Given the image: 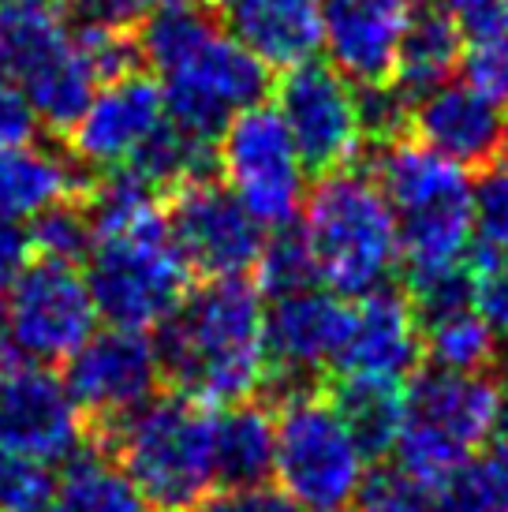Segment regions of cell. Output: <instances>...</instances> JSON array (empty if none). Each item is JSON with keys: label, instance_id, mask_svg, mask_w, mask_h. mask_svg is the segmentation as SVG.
I'll return each mask as SVG.
<instances>
[{"label": "cell", "instance_id": "6da1fadb", "mask_svg": "<svg viewBox=\"0 0 508 512\" xmlns=\"http://www.w3.org/2000/svg\"><path fill=\"white\" fill-rule=\"evenodd\" d=\"M142 68L161 83L165 116L195 139L217 143L232 116L266 101L269 68L228 38L202 4L154 8L135 19Z\"/></svg>", "mask_w": 508, "mask_h": 512}, {"label": "cell", "instance_id": "7a4b0ae2", "mask_svg": "<svg viewBox=\"0 0 508 512\" xmlns=\"http://www.w3.org/2000/svg\"><path fill=\"white\" fill-rule=\"evenodd\" d=\"M157 329L161 374L202 404L251 400L269 378L266 307L243 277H210Z\"/></svg>", "mask_w": 508, "mask_h": 512}, {"label": "cell", "instance_id": "3957f363", "mask_svg": "<svg viewBox=\"0 0 508 512\" xmlns=\"http://www.w3.org/2000/svg\"><path fill=\"white\" fill-rule=\"evenodd\" d=\"M370 176L396 217L400 258L408 262L411 285L464 270L475 247L471 180L464 165L400 135L374 146Z\"/></svg>", "mask_w": 508, "mask_h": 512}, {"label": "cell", "instance_id": "277c9868", "mask_svg": "<svg viewBox=\"0 0 508 512\" xmlns=\"http://www.w3.org/2000/svg\"><path fill=\"white\" fill-rule=\"evenodd\" d=\"M217 415L210 404L169 393L109 423L113 460L154 512H191L217 486Z\"/></svg>", "mask_w": 508, "mask_h": 512}, {"label": "cell", "instance_id": "5b68a950", "mask_svg": "<svg viewBox=\"0 0 508 512\" xmlns=\"http://www.w3.org/2000/svg\"><path fill=\"white\" fill-rule=\"evenodd\" d=\"M497 419V382L490 374L430 367L415 374L404 393V419L396 430V475L423 494L449 490L475 460Z\"/></svg>", "mask_w": 508, "mask_h": 512}, {"label": "cell", "instance_id": "8992f818", "mask_svg": "<svg viewBox=\"0 0 508 512\" xmlns=\"http://www.w3.org/2000/svg\"><path fill=\"white\" fill-rule=\"evenodd\" d=\"M303 240L318 281L337 296H367L389 285L400 262V232L378 180L355 165L318 176L303 210Z\"/></svg>", "mask_w": 508, "mask_h": 512}, {"label": "cell", "instance_id": "52a82bcc", "mask_svg": "<svg viewBox=\"0 0 508 512\" xmlns=\"http://www.w3.org/2000/svg\"><path fill=\"white\" fill-rule=\"evenodd\" d=\"M86 285L98 318L150 333L191 292V270L165 228V210L120 228L94 232L86 251Z\"/></svg>", "mask_w": 508, "mask_h": 512}, {"label": "cell", "instance_id": "ba28073f", "mask_svg": "<svg viewBox=\"0 0 508 512\" xmlns=\"http://www.w3.org/2000/svg\"><path fill=\"white\" fill-rule=\"evenodd\" d=\"M273 445V479L299 509L340 512L367 486L370 456L337 412L333 397L314 389H288Z\"/></svg>", "mask_w": 508, "mask_h": 512}, {"label": "cell", "instance_id": "9c48e42d", "mask_svg": "<svg viewBox=\"0 0 508 512\" xmlns=\"http://www.w3.org/2000/svg\"><path fill=\"white\" fill-rule=\"evenodd\" d=\"M217 172L262 228H288L307 202V165L277 105L254 101L217 139Z\"/></svg>", "mask_w": 508, "mask_h": 512}, {"label": "cell", "instance_id": "30bf717a", "mask_svg": "<svg viewBox=\"0 0 508 512\" xmlns=\"http://www.w3.org/2000/svg\"><path fill=\"white\" fill-rule=\"evenodd\" d=\"M8 292V341L12 352H23L30 363H68L79 344L98 329V307L75 262H30Z\"/></svg>", "mask_w": 508, "mask_h": 512}, {"label": "cell", "instance_id": "8fae6325", "mask_svg": "<svg viewBox=\"0 0 508 512\" xmlns=\"http://www.w3.org/2000/svg\"><path fill=\"white\" fill-rule=\"evenodd\" d=\"M277 113L314 176L355 165L367 146L359 94L333 64L303 60L277 79Z\"/></svg>", "mask_w": 508, "mask_h": 512}, {"label": "cell", "instance_id": "7c38bea8", "mask_svg": "<svg viewBox=\"0 0 508 512\" xmlns=\"http://www.w3.org/2000/svg\"><path fill=\"white\" fill-rule=\"evenodd\" d=\"M165 228L187 270L210 277H243L262 255L266 228L217 176H202L176 187L165 199Z\"/></svg>", "mask_w": 508, "mask_h": 512}, {"label": "cell", "instance_id": "4fadbf2b", "mask_svg": "<svg viewBox=\"0 0 508 512\" xmlns=\"http://www.w3.org/2000/svg\"><path fill=\"white\" fill-rule=\"evenodd\" d=\"M86 415L45 363L0 367V453L34 464H68L83 453Z\"/></svg>", "mask_w": 508, "mask_h": 512}, {"label": "cell", "instance_id": "5bb4252c", "mask_svg": "<svg viewBox=\"0 0 508 512\" xmlns=\"http://www.w3.org/2000/svg\"><path fill=\"white\" fill-rule=\"evenodd\" d=\"M157 378H161V363H157L154 341L139 329L120 326H109L101 333L94 329L68 359V374H64L83 415L105 427L154 397Z\"/></svg>", "mask_w": 508, "mask_h": 512}, {"label": "cell", "instance_id": "9a60e30c", "mask_svg": "<svg viewBox=\"0 0 508 512\" xmlns=\"http://www.w3.org/2000/svg\"><path fill=\"white\" fill-rule=\"evenodd\" d=\"M161 124H165L161 83L154 72L139 68L113 83H101L64 139L75 165L90 172H109L139 154Z\"/></svg>", "mask_w": 508, "mask_h": 512}, {"label": "cell", "instance_id": "2e32d148", "mask_svg": "<svg viewBox=\"0 0 508 512\" xmlns=\"http://www.w3.org/2000/svg\"><path fill=\"white\" fill-rule=\"evenodd\" d=\"M423 359V322L408 296L389 285L348 303L333 367L340 378H378L404 382Z\"/></svg>", "mask_w": 508, "mask_h": 512}, {"label": "cell", "instance_id": "e0dca14e", "mask_svg": "<svg viewBox=\"0 0 508 512\" xmlns=\"http://www.w3.org/2000/svg\"><path fill=\"white\" fill-rule=\"evenodd\" d=\"M408 131L464 169H486L508 154V109L475 83L434 86L430 94L411 101Z\"/></svg>", "mask_w": 508, "mask_h": 512}, {"label": "cell", "instance_id": "ac0fdd59", "mask_svg": "<svg viewBox=\"0 0 508 512\" xmlns=\"http://www.w3.org/2000/svg\"><path fill=\"white\" fill-rule=\"evenodd\" d=\"M419 0H329L322 45L329 64L352 86L393 83L396 49Z\"/></svg>", "mask_w": 508, "mask_h": 512}, {"label": "cell", "instance_id": "d6986e66", "mask_svg": "<svg viewBox=\"0 0 508 512\" xmlns=\"http://www.w3.org/2000/svg\"><path fill=\"white\" fill-rule=\"evenodd\" d=\"M348 303L333 292L299 288L266 307V359L288 389H303L322 367H333Z\"/></svg>", "mask_w": 508, "mask_h": 512}, {"label": "cell", "instance_id": "ffe728a7", "mask_svg": "<svg viewBox=\"0 0 508 512\" xmlns=\"http://www.w3.org/2000/svg\"><path fill=\"white\" fill-rule=\"evenodd\" d=\"M228 38L262 60L288 72L322 49V8L318 0H210Z\"/></svg>", "mask_w": 508, "mask_h": 512}, {"label": "cell", "instance_id": "44dd1931", "mask_svg": "<svg viewBox=\"0 0 508 512\" xmlns=\"http://www.w3.org/2000/svg\"><path fill=\"white\" fill-rule=\"evenodd\" d=\"M90 180L71 154L45 146H8L0 150V221H34L64 199H83Z\"/></svg>", "mask_w": 508, "mask_h": 512}, {"label": "cell", "instance_id": "7402d4cb", "mask_svg": "<svg viewBox=\"0 0 508 512\" xmlns=\"http://www.w3.org/2000/svg\"><path fill=\"white\" fill-rule=\"evenodd\" d=\"M464 64V30L452 23L438 0H419L396 49L393 86L411 101L449 83Z\"/></svg>", "mask_w": 508, "mask_h": 512}, {"label": "cell", "instance_id": "603a6c76", "mask_svg": "<svg viewBox=\"0 0 508 512\" xmlns=\"http://www.w3.org/2000/svg\"><path fill=\"white\" fill-rule=\"evenodd\" d=\"M71 45L68 12L57 0H0V75L23 83Z\"/></svg>", "mask_w": 508, "mask_h": 512}, {"label": "cell", "instance_id": "cb8c5ba5", "mask_svg": "<svg viewBox=\"0 0 508 512\" xmlns=\"http://www.w3.org/2000/svg\"><path fill=\"white\" fill-rule=\"evenodd\" d=\"M213 445H217V483H266L273 475V445H277L273 412L254 404V400L228 404L225 412L217 415Z\"/></svg>", "mask_w": 508, "mask_h": 512}, {"label": "cell", "instance_id": "d4e9b609", "mask_svg": "<svg viewBox=\"0 0 508 512\" xmlns=\"http://www.w3.org/2000/svg\"><path fill=\"white\" fill-rule=\"evenodd\" d=\"M45 512H154L127 471L101 453H79L53 483Z\"/></svg>", "mask_w": 508, "mask_h": 512}, {"label": "cell", "instance_id": "484cf974", "mask_svg": "<svg viewBox=\"0 0 508 512\" xmlns=\"http://www.w3.org/2000/svg\"><path fill=\"white\" fill-rule=\"evenodd\" d=\"M423 322V356L441 370L486 374L497 363V333L471 303L449 311L426 314Z\"/></svg>", "mask_w": 508, "mask_h": 512}, {"label": "cell", "instance_id": "4316f807", "mask_svg": "<svg viewBox=\"0 0 508 512\" xmlns=\"http://www.w3.org/2000/svg\"><path fill=\"white\" fill-rule=\"evenodd\" d=\"M19 86H23V94L34 105L42 128H49L53 135H68L71 124L83 116L86 101L94 98L98 79H94V72L86 68V60L79 57V49L71 42L57 60H49L45 68H38Z\"/></svg>", "mask_w": 508, "mask_h": 512}, {"label": "cell", "instance_id": "83f0119b", "mask_svg": "<svg viewBox=\"0 0 508 512\" xmlns=\"http://www.w3.org/2000/svg\"><path fill=\"white\" fill-rule=\"evenodd\" d=\"M337 412L352 427L367 456L393 453L396 430L404 419V389L400 382H378V378H340L333 393Z\"/></svg>", "mask_w": 508, "mask_h": 512}, {"label": "cell", "instance_id": "f1b7e54d", "mask_svg": "<svg viewBox=\"0 0 508 512\" xmlns=\"http://www.w3.org/2000/svg\"><path fill=\"white\" fill-rule=\"evenodd\" d=\"M254 273H258V292H266L269 299L318 285L311 247L303 240V232H292V225L277 228V236H266Z\"/></svg>", "mask_w": 508, "mask_h": 512}, {"label": "cell", "instance_id": "f546056e", "mask_svg": "<svg viewBox=\"0 0 508 512\" xmlns=\"http://www.w3.org/2000/svg\"><path fill=\"white\" fill-rule=\"evenodd\" d=\"M30 243L42 258H60V262H79L86 258L94 243V225L86 214L83 199H64L34 217Z\"/></svg>", "mask_w": 508, "mask_h": 512}, {"label": "cell", "instance_id": "4dcf8cb0", "mask_svg": "<svg viewBox=\"0 0 508 512\" xmlns=\"http://www.w3.org/2000/svg\"><path fill=\"white\" fill-rule=\"evenodd\" d=\"M471 210H475L479 247L508 255V154L490 161L479 184H471Z\"/></svg>", "mask_w": 508, "mask_h": 512}, {"label": "cell", "instance_id": "1f68e13d", "mask_svg": "<svg viewBox=\"0 0 508 512\" xmlns=\"http://www.w3.org/2000/svg\"><path fill=\"white\" fill-rule=\"evenodd\" d=\"M467 277H471V307L494 326V333L508 337V255L475 243L467 258Z\"/></svg>", "mask_w": 508, "mask_h": 512}, {"label": "cell", "instance_id": "d6a6232c", "mask_svg": "<svg viewBox=\"0 0 508 512\" xmlns=\"http://www.w3.org/2000/svg\"><path fill=\"white\" fill-rule=\"evenodd\" d=\"M53 483L57 479L45 464L0 453V512H45Z\"/></svg>", "mask_w": 508, "mask_h": 512}, {"label": "cell", "instance_id": "836d02e7", "mask_svg": "<svg viewBox=\"0 0 508 512\" xmlns=\"http://www.w3.org/2000/svg\"><path fill=\"white\" fill-rule=\"evenodd\" d=\"M460 68L467 72V83H475L490 98L508 105V30L475 38L471 49H464V64Z\"/></svg>", "mask_w": 508, "mask_h": 512}, {"label": "cell", "instance_id": "e575fe53", "mask_svg": "<svg viewBox=\"0 0 508 512\" xmlns=\"http://www.w3.org/2000/svg\"><path fill=\"white\" fill-rule=\"evenodd\" d=\"M191 512H299V505L269 483H251L210 490Z\"/></svg>", "mask_w": 508, "mask_h": 512}, {"label": "cell", "instance_id": "d590c367", "mask_svg": "<svg viewBox=\"0 0 508 512\" xmlns=\"http://www.w3.org/2000/svg\"><path fill=\"white\" fill-rule=\"evenodd\" d=\"M456 483H464L467 490L479 494L486 505L508 512V441L501 438L494 449H486L479 460H471Z\"/></svg>", "mask_w": 508, "mask_h": 512}, {"label": "cell", "instance_id": "8d00e7d4", "mask_svg": "<svg viewBox=\"0 0 508 512\" xmlns=\"http://www.w3.org/2000/svg\"><path fill=\"white\" fill-rule=\"evenodd\" d=\"M38 131H42V120L34 113L30 98L23 94V86L0 75V150L34 143Z\"/></svg>", "mask_w": 508, "mask_h": 512}, {"label": "cell", "instance_id": "74e56055", "mask_svg": "<svg viewBox=\"0 0 508 512\" xmlns=\"http://www.w3.org/2000/svg\"><path fill=\"white\" fill-rule=\"evenodd\" d=\"M355 512H430L426 494L419 486H411L404 475H385L359 490Z\"/></svg>", "mask_w": 508, "mask_h": 512}, {"label": "cell", "instance_id": "f35d334b", "mask_svg": "<svg viewBox=\"0 0 508 512\" xmlns=\"http://www.w3.org/2000/svg\"><path fill=\"white\" fill-rule=\"evenodd\" d=\"M438 4L471 42L508 30V0H438Z\"/></svg>", "mask_w": 508, "mask_h": 512}, {"label": "cell", "instance_id": "ab89813d", "mask_svg": "<svg viewBox=\"0 0 508 512\" xmlns=\"http://www.w3.org/2000/svg\"><path fill=\"white\" fill-rule=\"evenodd\" d=\"M30 258H34L30 228H23V221H0V292L23 277Z\"/></svg>", "mask_w": 508, "mask_h": 512}, {"label": "cell", "instance_id": "60d3db41", "mask_svg": "<svg viewBox=\"0 0 508 512\" xmlns=\"http://www.w3.org/2000/svg\"><path fill=\"white\" fill-rule=\"evenodd\" d=\"M184 4H206V0H105L101 15L120 19V23H135L139 15L154 12V8H184Z\"/></svg>", "mask_w": 508, "mask_h": 512}, {"label": "cell", "instance_id": "b9f144b4", "mask_svg": "<svg viewBox=\"0 0 508 512\" xmlns=\"http://www.w3.org/2000/svg\"><path fill=\"white\" fill-rule=\"evenodd\" d=\"M434 512H501V509L486 505V501H482L479 494H471L464 483H452L449 490H441Z\"/></svg>", "mask_w": 508, "mask_h": 512}, {"label": "cell", "instance_id": "7bdbcfd3", "mask_svg": "<svg viewBox=\"0 0 508 512\" xmlns=\"http://www.w3.org/2000/svg\"><path fill=\"white\" fill-rule=\"evenodd\" d=\"M494 434L508 441V385H497V419H494Z\"/></svg>", "mask_w": 508, "mask_h": 512}, {"label": "cell", "instance_id": "ee69618b", "mask_svg": "<svg viewBox=\"0 0 508 512\" xmlns=\"http://www.w3.org/2000/svg\"><path fill=\"white\" fill-rule=\"evenodd\" d=\"M64 12H86V15H101L105 0H57Z\"/></svg>", "mask_w": 508, "mask_h": 512}, {"label": "cell", "instance_id": "f6af8a7d", "mask_svg": "<svg viewBox=\"0 0 508 512\" xmlns=\"http://www.w3.org/2000/svg\"><path fill=\"white\" fill-rule=\"evenodd\" d=\"M12 363V341H8V322H4V303H0V367Z\"/></svg>", "mask_w": 508, "mask_h": 512}, {"label": "cell", "instance_id": "bcb514c9", "mask_svg": "<svg viewBox=\"0 0 508 512\" xmlns=\"http://www.w3.org/2000/svg\"><path fill=\"white\" fill-rule=\"evenodd\" d=\"M299 512H318V509H299Z\"/></svg>", "mask_w": 508, "mask_h": 512}]
</instances>
